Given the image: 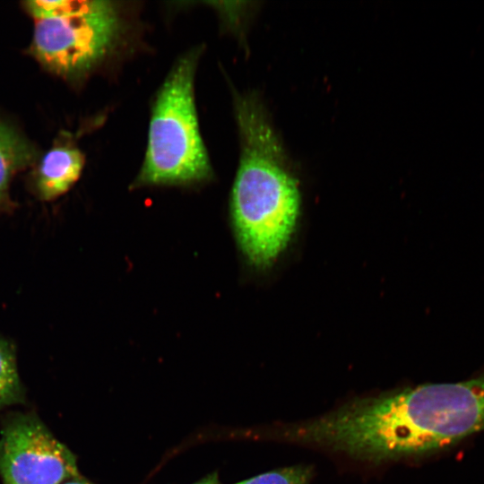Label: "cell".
<instances>
[{"instance_id": "1", "label": "cell", "mask_w": 484, "mask_h": 484, "mask_svg": "<svg viewBox=\"0 0 484 484\" xmlns=\"http://www.w3.org/2000/svg\"><path fill=\"white\" fill-rule=\"evenodd\" d=\"M241 140L231 211L239 246L249 262L270 266L288 246L300 211V193L282 144L255 96L236 101Z\"/></svg>"}, {"instance_id": "2", "label": "cell", "mask_w": 484, "mask_h": 484, "mask_svg": "<svg viewBox=\"0 0 484 484\" xmlns=\"http://www.w3.org/2000/svg\"><path fill=\"white\" fill-rule=\"evenodd\" d=\"M198 52L191 51L180 58L157 95L138 177L143 184L192 183L211 175L194 103Z\"/></svg>"}, {"instance_id": "3", "label": "cell", "mask_w": 484, "mask_h": 484, "mask_svg": "<svg viewBox=\"0 0 484 484\" xmlns=\"http://www.w3.org/2000/svg\"><path fill=\"white\" fill-rule=\"evenodd\" d=\"M34 20L31 52L48 71L77 79L98 65L117 39L120 22L107 1H29Z\"/></svg>"}, {"instance_id": "4", "label": "cell", "mask_w": 484, "mask_h": 484, "mask_svg": "<svg viewBox=\"0 0 484 484\" xmlns=\"http://www.w3.org/2000/svg\"><path fill=\"white\" fill-rule=\"evenodd\" d=\"M4 484H62L80 477L74 454L34 414L8 415L0 434Z\"/></svg>"}, {"instance_id": "5", "label": "cell", "mask_w": 484, "mask_h": 484, "mask_svg": "<svg viewBox=\"0 0 484 484\" xmlns=\"http://www.w3.org/2000/svg\"><path fill=\"white\" fill-rule=\"evenodd\" d=\"M84 164L82 152L68 145H56L41 158L35 187L40 199L52 201L66 193L79 178Z\"/></svg>"}, {"instance_id": "6", "label": "cell", "mask_w": 484, "mask_h": 484, "mask_svg": "<svg viewBox=\"0 0 484 484\" xmlns=\"http://www.w3.org/2000/svg\"><path fill=\"white\" fill-rule=\"evenodd\" d=\"M36 157L33 146L10 125L0 121V210L9 203L8 188L14 174Z\"/></svg>"}, {"instance_id": "7", "label": "cell", "mask_w": 484, "mask_h": 484, "mask_svg": "<svg viewBox=\"0 0 484 484\" xmlns=\"http://www.w3.org/2000/svg\"><path fill=\"white\" fill-rule=\"evenodd\" d=\"M24 399L13 345L0 336V411Z\"/></svg>"}, {"instance_id": "8", "label": "cell", "mask_w": 484, "mask_h": 484, "mask_svg": "<svg viewBox=\"0 0 484 484\" xmlns=\"http://www.w3.org/2000/svg\"><path fill=\"white\" fill-rule=\"evenodd\" d=\"M311 470L307 466H291L268 471L235 484H308Z\"/></svg>"}, {"instance_id": "9", "label": "cell", "mask_w": 484, "mask_h": 484, "mask_svg": "<svg viewBox=\"0 0 484 484\" xmlns=\"http://www.w3.org/2000/svg\"><path fill=\"white\" fill-rule=\"evenodd\" d=\"M194 484H220V481L218 475L216 473H212Z\"/></svg>"}, {"instance_id": "10", "label": "cell", "mask_w": 484, "mask_h": 484, "mask_svg": "<svg viewBox=\"0 0 484 484\" xmlns=\"http://www.w3.org/2000/svg\"><path fill=\"white\" fill-rule=\"evenodd\" d=\"M62 484H95V483H92L89 481L88 480L83 479L82 477L80 476L78 478L67 480Z\"/></svg>"}]
</instances>
